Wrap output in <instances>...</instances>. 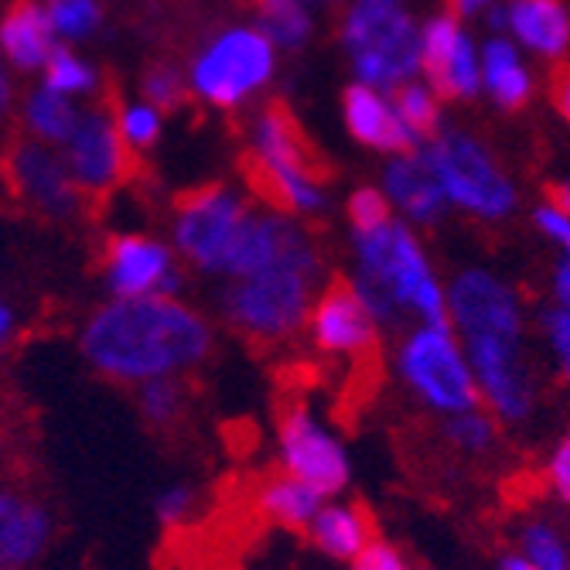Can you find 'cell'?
Wrapping results in <instances>:
<instances>
[{
  "label": "cell",
  "mask_w": 570,
  "mask_h": 570,
  "mask_svg": "<svg viewBox=\"0 0 570 570\" xmlns=\"http://www.w3.org/2000/svg\"><path fill=\"white\" fill-rule=\"evenodd\" d=\"M213 345L209 318L175 294L114 297L92 311L79 335L89 366L124 386L185 376L213 355Z\"/></svg>",
  "instance_id": "cell-1"
},
{
  "label": "cell",
  "mask_w": 570,
  "mask_h": 570,
  "mask_svg": "<svg viewBox=\"0 0 570 570\" xmlns=\"http://www.w3.org/2000/svg\"><path fill=\"white\" fill-rule=\"evenodd\" d=\"M311 233L287 213L253 205L229 185H202L185 191L171 216L175 253L223 281L246 277L281 261Z\"/></svg>",
  "instance_id": "cell-2"
},
{
  "label": "cell",
  "mask_w": 570,
  "mask_h": 570,
  "mask_svg": "<svg viewBox=\"0 0 570 570\" xmlns=\"http://www.w3.org/2000/svg\"><path fill=\"white\" fill-rule=\"evenodd\" d=\"M348 284L380 332L448 322V281L438 274L421 233L396 216L376 229L352 233Z\"/></svg>",
  "instance_id": "cell-3"
},
{
  "label": "cell",
  "mask_w": 570,
  "mask_h": 570,
  "mask_svg": "<svg viewBox=\"0 0 570 570\" xmlns=\"http://www.w3.org/2000/svg\"><path fill=\"white\" fill-rule=\"evenodd\" d=\"M322 253L307 236L264 271L226 281L219 291V315L229 328L253 342H287L304 328L307 307L322 287Z\"/></svg>",
  "instance_id": "cell-4"
},
{
  "label": "cell",
  "mask_w": 570,
  "mask_h": 570,
  "mask_svg": "<svg viewBox=\"0 0 570 570\" xmlns=\"http://www.w3.org/2000/svg\"><path fill=\"white\" fill-rule=\"evenodd\" d=\"M249 191L277 213L311 219L328 209V188L318 158L287 102L271 99L249 124Z\"/></svg>",
  "instance_id": "cell-5"
},
{
  "label": "cell",
  "mask_w": 570,
  "mask_h": 570,
  "mask_svg": "<svg viewBox=\"0 0 570 570\" xmlns=\"http://www.w3.org/2000/svg\"><path fill=\"white\" fill-rule=\"evenodd\" d=\"M417 150L434 171L451 213H461L482 226H502L520 213V181L509 175L499 154L479 134L464 127H441Z\"/></svg>",
  "instance_id": "cell-6"
},
{
  "label": "cell",
  "mask_w": 570,
  "mask_h": 570,
  "mask_svg": "<svg viewBox=\"0 0 570 570\" xmlns=\"http://www.w3.org/2000/svg\"><path fill=\"white\" fill-rule=\"evenodd\" d=\"M421 21L403 4L352 0L338 21V41L355 82L396 89L421 76Z\"/></svg>",
  "instance_id": "cell-7"
},
{
  "label": "cell",
  "mask_w": 570,
  "mask_h": 570,
  "mask_svg": "<svg viewBox=\"0 0 570 570\" xmlns=\"http://www.w3.org/2000/svg\"><path fill=\"white\" fill-rule=\"evenodd\" d=\"M393 370L403 390L438 417L479 406L469 355L448 322L406 325L393 352Z\"/></svg>",
  "instance_id": "cell-8"
},
{
  "label": "cell",
  "mask_w": 570,
  "mask_h": 570,
  "mask_svg": "<svg viewBox=\"0 0 570 570\" xmlns=\"http://www.w3.org/2000/svg\"><path fill=\"white\" fill-rule=\"evenodd\" d=\"M277 69V48L256 24H233L205 41L188 69V89L216 110H236Z\"/></svg>",
  "instance_id": "cell-9"
},
{
  "label": "cell",
  "mask_w": 570,
  "mask_h": 570,
  "mask_svg": "<svg viewBox=\"0 0 570 570\" xmlns=\"http://www.w3.org/2000/svg\"><path fill=\"white\" fill-rule=\"evenodd\" d=\"M458 338L464 345V355H469L479 403L502 428L527 424L537 413V400H540L530 335L479 332V335H458Z\"/></svg>",
  "instance_id": "cell-10"
},
{
  "label": "cell",
  "mask_w": 570,
  "mask_h": 570,
  "mask_svg": "<svg viewBox=\"0 0 570 570\" xmlns=\"http://www.w3.org/2000/svg\"><path fill=\"white\" fill-rule=\"evenodd\" d=\"M448 325L458 335H533V311L520 284L492 267H464L448 281Z\"/></svg>",
  "instance_id": "cell-11"
},
{
  "label": "cell",
  "mask_w": 570,
  "mask_h": 570,
  "mask_svg": "<svg viewBox=\"0 0 570 570\" xmlns=\"http://www.w3.org/2000/svg\"><path fill=\"white\" fill-rule=\"evenodd\" d=\"M281 472L301 479L318 495L335 499L352 482V461L335 431H328L307 406H287L277 424Z\"/></svg>",
  "instance_id": "cell-12"
},
{
  "label": "cell",
  "mask_w": 570,
  "mask_h": 570,
  "mask_svg": "<svg viewBox=\"0 0 570 570\" xmlns=\"http://www.w3.org/2000/svg\"><path fill=\"white\" fill-rule=\"evenodd\" d=\"M421 79L444 102H469L482 96L479 48L482 38L472 35V21L458 18L451 8L434 11L421 21Z\"/></svg>",
  "instance_id": "cell-13"
},
{
  "label": "cell",
  "mask_w": 570,
  "mask_h": 570,
  "mask_svg": "<svg viewBox=\"0 0 570 570\" xmlns=\"http://www.w3.org/2000/svg\"><path fill=\"white\" fill-rule=\"evenodd\" d=\"M62 161L79 195H110L127 175L134 154L127 150L117 120L107 107L79 110L72 134L62 144Z\"/></svg>",
  "instance_id": "cell-14"
},
{
  "label": "cell",
  "mask_w": 570,
  "mask_h": 570,
  "mask_svg": "<svg viewBox=\"0 0 570 570\" xmlns=\"http://www.w3.org/2000/svg\"><path fill=\"white\" fill-rule=\"evenodd\" d=\"M304 325L315 348L332 358H366L380 345V325L358 301L355 287L342 277L318 287Z\"/></svg>",
  "instance_id": "cell-15"
},
{
  "label": "cell",
  "mask_w": 570,
  "mask_h": 570,
  "mask_svg": "<svg viewBox=\"0 0 570 570\" xmlns=\"http://www.w3.org/2000/svg\"><path fill=\"white\" fill-rule=\"evenodd\" d=\"M102 281L114 297L175 294L181 287V267L171 246L144 233H117L102 249Z\"/></svg>",
  "instance_id": "cell-16"
},
{
  "label": "cell",
  "mask_w": 570,
  "mask_h": 570,
  "mask_svg": "<svg viewBox=\"0 0 570 570\" xmlns=\"http://www.w3.org/2000/svg\"><path fill=\"white\" fill-rule=\"evenodd\" d=\"M482 21L489 24V31L520 45L533 62L563 66L570 59L567 0H502Z\"/></svg>",
  "instance_id": "cell-17"
},
{
  "label": "cell",
  "mask_w": 570,
  "mask_h": 570,
  "mask_svg": "<svg viewBox=\"0 0 570 570\" xmlns=\"http://www.w3.org/2000/svg\"><path fill=\"white\" fill-rule=\"evenodd\" d=\"M11 188L28 198L38 213L51 219H66L79 209V188L62 161L59 150L41 140H18L8 161Z\"/></svg>",
  "instance_id": "cell-18"
},
{
  "label": "cell",
  "mask_w": 570,
  "mask_h": 570,
  "mask_svg": "<svg viewBox=\"0 0 570 570\" xmlns=\"http://www.w3.org/2000/svg\"><path fill=\"white\" fill-rule=\"evenodd\" d=\"M380 188L393 205V216L413 229H434L448 219V202L434 171L428 168L424 154L413 147L403 154H390L386 168L380 175Z\"/></svg>",
  "instance_id": "cell-19"
},
{
  "label": "cell",
  "mask_w": 570,
  "mask_h": 570,
  "mask_svg": "<svg viewBox=\"0 0 570 570\" xmlns=\"http://www.w3.org/2000/svg\"><path fill=\"white\" fill-rule=\"evenodd\" d=\"M479 79H482V96L502 114L527 110L540 89L537 62L520 45H512L505 35H495V31L489 38H482Z\"/></svg>",
  "instance_id": "cell-20"
},
{
  "label": "cell",
  "mask_w": 570,
  "mask_h": 570,
  "mask_svg": "<svg viewBox=\"0 0 570 570\" xmlns=\"http://www.w3.org/2000/svg\"><path fill=\"white\" fill-rule=\"evenodd\" d=\"M342 120H345V130L352 134L355 144L383 154V158L417 147V140H413L410 130L400 124L396 107H393V99H390L386 89H376V86H366V82L345 86V92H342Z\"/></svg>",
  "instance_id": "cell-21"
},
{
  "label": "cell",
  "mask_w": 570,
  "mask_h": 570,
  "mask_svg": "<svg viewBox=\"0 0 570 570\" xmlns=\"http://www.w3.org/2000/svg\"><path fill=\"white\" fill-rule=\"evenodd\" d=\"M51 512L18 492L0 495V567H31L51 543Z\"/></svg>",
  "instance_id": "cell-22"
},
{
  "label": "cell",
  "mask_w": 570,
  "mask_h": 570,
  "mask_svg": "<svg viewBox=\"0 0 570 570\" xmlns=\"http://www.w3.org/2000/svg\"><path fill=\"white\" fill-rule=\"evenodd\" d=\"M59 48L56 28H51L45 4L38 0H14L0 14V56L18 72H41L51 51Z\"/></svg>",
  "instance_id": "cell-23"
},
{
  "label": "cell",
  "mask_w": 570,
  "mask_h": 570,
  "mask_svg": "<svg viewBox=\"0 0 570 570\" xmlns=\"http://www.w3.org/2000/svg\"><path fill=\"white\" fill-rule=\"evenodd\" d=\"M304 533L325 557L345 560V563L376 537L370 512L358 502H338V499H325Z\"/></svg>",
  "instance_id": "cell-24"
},
{
  "label": "cell",
  "mask_w": 570,
  "mask_h": 570,
  "mask_svg": "<svg viewBox=\"0 0 570 570\" xmlns=\"http://www.w3.org/2000/svg\"><path fill=\"white\" fill-rule=\"evenodd\" d=\"M322 502H325V495H318L315 489L287 472L271 475L261 489H256V509H261L264 520L281 530H294V533L307 530V523L315 520Z\"/></svg>",
  "instance_id": "cell-25"
},
{
  "label": "cell",
  "mask_w": 570,
  "mask_h": 570,
  "mask_svg": "<svg viewBox=\"0 0 570 570\" xmlns=\"http://www.w3.org/2000/svg\"><path fill=\"white\" fill-rule=\"evenodd\" d=\"M21 120H24V127H28V134L35 140L62 147L66 137L76 127V120H79V107H76L69 96L48 89V86H38L35 92L24 96Z\"/></svg>",
  "instance_id": "cell-26"
},
{
  "label": "cell",
  "mask_w": 570,
  "mask_h": 570,
  "mask_svg": "<svg viewBox=\"0 0 570 570\" xmlns=\"http://www.w3.org/2000/svg\"><path fill=\"white\" fill-rule=\"evenodd\" d=\"M253 14L256 28L284 51H301L315 35V11L301 0H253Z\"/></svg>",
  "instance_id": "cell-27"
},
{
  "label": "cell",
  "mask_w": 570,
  "mask_h": 570,
  "mask_svg": "<svg viewBox=\"0 0 570 570\" xmlns=\"http://www.w3.org/2000/svg\"><path fill=\"white\" fill-rule=\"evenodd\" d=\"M390 99H393V107H396L400 124L410 130L413 140H417V147L444 127V99L421 76L406 79L396 89H390Z\"/></svg>",
  "instance_id": "cell-28"
},
{
  "label": "cell",
  "mask_w": 570,
  "mask_h": 570,
  "mask_svg": "<svg viewBox=\"0 0 570 570\" xmlns=\"http://www.w3.org/2000/svg\"><path fill=\"white\" fill-rule=\"evenodd\" d=\"M533 229L540 239L553 249V267H550V297L570 301V216L557 209L553 202H540L530 213Z\"/></svg>",
  "instance_id": "cell-29"
},
{
  "label": "cell",
  "mask_w": 570,
  "mask_h": 570,
  "mask_svg": "<svg viewBox=\"0 0 570 570\" xmlns=\"http://www.w3.org/2000/svg\"><path fill=\"white\" fill-rule=\"evenodd\" d=\"M137 410L147 428L175 431L188 417V386L181 376L147 380L137 386Z\"/></svg>",
  "instance_id": "cell-30"
},
{
  "label": "cell",
  "mask_w": 570,
  "mask_h": 570,
  "mask_svg": "<svg viewBox=\"0 0 570 570\" xmlns=\"http://www.w3.org/2000/svg\"><path fill=\"white\" fill-rule=\"evenodd\" d=\"M441 421H444L448 448H454L464 458H482V454L495 451L499 434H502V424L492 417L482 403L461 410V413H451V417H441Z\"/></svg>",
  "instance_id": "cell-31"
},
{
  "label": "cell",
  "mask_w": 570,
  "mask_h": 570,
  "mask_svg": "<svg viewBox=\"0 0 570 570\" xmlns=\"http://www.w3.org/2000/svg\"><path fill=\"white\" fill-rule=\"evenodd\" d=\"M533 332L550 358V366L557 370V376L570 383V301L547 297L533 311Z\"/></svg>",
  "instance_id": "cell-32"
},
{
  "label": "cell",
  "mask_w": 570,
  "mask_h": 570,
  "mask_svg": "<svg viewBox=\"0 0 570 570\" xmlns=\"http://www.w3.org/2000/svg\"><path fill=\"white\" fill-rule=\"evenodd\" d=\"M520 553L533 570H570V540L553 520H530L520 530Z\"/></svg>",
  "instance_id": "cell-33"
},
{
  "label": "cell",
  "mask_w": 570,
  "mask_h": 570,
  "mask_svg": "<svg viewBox=\"0 0 570 570\" xmlns=\"http://www.w3.org/2000/svg\"><path fill=\"white\" fill-rule=\"evenodd\" d=\"M41 86L76 99V96H92L99 89V76H96V69L86 59L76 56L72 48L59 45L48 56V62L41 66Z\"/></svg>",
  "instance_id": "cell-34"
},
{
  "label": "cell",
  "mask_w": 570,
  "mask_h": 570,
  "mask_svg": "<svg viewBox=\"0 0 570 570\" xmlns=\"http://www.w3.org/2000/svg\"><path fill=\"white\" fill-rule=\"evenodd\" d=\"M59 41H86L102 28L99 0H41Z\"/></svg>",
  "instance_id": "cell-35"
},
{
  "label": "cell",
  "mask_w": 570,
  "mask_h": 570,
  "mask_svg": "<svg viewBox=\"0 0 570 570\" xmlns=\"http://www.w3.org/2000/svg\"><path fill=\"white\" fill-rule=\"evenodd\" d=\"M117 130L127 144L130 154H140V150H150L161 137V110L150 107L147 99H137V102H120L117 114Z\"/></svg>",
  "instance_id": "cell-36"
},
{
  "label": "cell",
  "mask_w": 570,
  "mask_h": 570,
  "mask_svg": "<svg viewBox=\"0 0 570 570\" xmlns=\"http://www.w3.org/2000/svg\"><path fill=\"white\" fill-rule=\"evenodd\" d=\"M140 92L144 99L150 102V107H158L161 114H175L185 107V99H188V82L181 79L178 69L171 66H150L140 79Z\"/></svg>",
  "instance_id": "cell-37"
},
{
  "label": "cell",
  "mask_w": 570,
  "mask_h": 570,
  "mask_svg": "<svg viewBox=\"0 0 570 570\" xmlns=\"http://www.w3.org/2000/svg\"><path fill=\"white\" fill-rule=\"evenodd\" d=\"M345 216H348L352 233H366V229H376L393 219V205L386 202L380 185H362L348 195Z\"/></svg>",
  "instance_id": "cell-38"
},
{
  "label": "cell",
  "mask_w": 570,
  "mask_h": 570,
  "mask_svg": "<svg viewBox=\"0 0 570 570\" xmlns=\"http://www.w3.org/2000/svg\"><path fill=\"white\" fill-rule=\"evenodd\" d=\"M198 502H202V492L191 482H175V485L161 489L158 499H154V515H158V523L165 530L188 527L198 512Z\"/></svg>",
  "instance_id": "cell-39"
},
{
  "label": "cell",
  "mask_w": 570,
  "mask_h": 570,
  "mask_svg": "<svg viewBox=\"0 0 570 570\" xmlns=\"http://www.w3.org/2000/svg\"><path fill=\"white\" fill-rule=\"evenodd\" d=\"M348 567H352V570H410L406 557H403L393 543L376 540V537L348 560Z\"/></svg>",
  "instance_id": "cell-40"
},
{
  "label": "cell",
  "mask_w": 570,
  "mask_h": 570,
  "mask_svg": "<svg viewBox=\"0 0 570 570\" xmlns=\"http://www.w3.org/2000/svg\"><path fill=\"white\" fill-rule=\"evenodd\" d=\"M547 482L550 489L570 502V428L557 438V444L550 448V458H547Z\"/></svg>",
  "instance_id": "cell-41"
},
{
  "label": "cell",
  "mask_w": 570,
  "mask_h": 570,
  "mask_svg": "<svg viewBox=\"0 0 570 570\" xmlns=\"http://www.w3.org/2000/svg\"><path fill=\"white\" fill-rule=\"evenodd\" d=\"M550 102L560 117L563 127H570V66H563L557 76H553V86H550Z\"/></svg>",
  "instance_id": "cell-42"
},
{
  "label": "cell",
  "mask_w": 570,
  "mask_h": 570,
  "mask_svg": "<svg viewBox=\"0 0 570 570\" xmlns=\"http://www.w3.org/2000/svg\"><path fill=\"white\" fill-rule=\"evenodd\" d=\"M495 4H502V0H448V8L464 21H482Z\"/></svg>",
  "instance_id": "cell-43"
},
{
  "label": "cell",
  "mask_w": 570,
  "mask_h": 570,
  "mask_svg": "<svg viewBox=\"0 0 570 570\" xmlns=\"http://www.w3.org/2000/svg\"><path fill=\"white\" fill-rule=\"evenodd\" d=\"M11 102H14V82H11V72H8L4 56H0V117L11 114Z\"/></svg>",
  "instance_id": "cell-44"
},
{
  "label": "cell",
  "mask_w": 570,
  "mask_h": 570,
  "mask_svg": "<svg viewBox=\"0 0 570 570\" xmlns=\"http://www.w3.org/2000/svg\"><path fill=\"white\" fill-rule=\"evenodd\" d=\"M547 202H553L557 209H563V213L570 216V171H567V175H560V178L550 185V195H547Z\"/></svg>",
  "instance_id": "cell-45"
},
{
  "label": "cell",
  "mask_w": 570,
  "mask_h": 570,
  "mask_svg": "<svg viewBox=\"0 0 570 570\" xmlns=\"http://www.w3.org/2000/svg\"><path fill=\"white\" fill-rule=\"evenodd\" d=\"M14 332H18V325H14V311H11L4 301H0V352H4V348L11 345Z\"/></svg>",
  "instance_id": "cell-46"
},
{
  "label": "cell",
  "mask_w": 570,
  "mask_h": 570,
  "mask_svg": "<svg viewBox=\"0 0 570 570\" xmlns=\"http://www.w3.org/2000/svg\"><path fill=\"white\" fill-rule=\"evenodd\" d=\"M502 570H533L520 553H509V557H502V563H499Z\"/></svg>",
  "instance_id": "cell-47"
},
{
  "label": "cell",
  "mask_w": 570,
  "mask_h": 570,
  "mask_svg": "<svg viewBox=\"0 0 570 570\" xmlns=\"http://www.w3.org/2000/svg\"><path fill=\"white\" fill-rule=\"evenodd\" d=\"M304 8H311V11H322V8H335V4H342V0H301Z\"/></svg>",
  "instance_id": "cell-48"
},
{
  "label": "cell",
  "mask_w": 570,
  "mask_h": 570,
  "mask_svg": "<svg viewBox=\"0 0 570 570\" xmlns=\"http://www.w3.org/2000/svg\"><path fill=\"white\" fill-rule=\"evenodd\" d=\"M370 4H406V0H370Z\"/></svg>",
  "instance_id": "cell-49"
},
{
  "label": "cell",
  "mask_w": 570,
  "mask_h": 570,
  "mask_svg": "<svg viewBox=\"0 0 570 570\" xmlns=\"http://www.w3.org/2000/svg\"><path fill=\"white\" fill-rule=\"evenodd\" d=\"M0 570H28V567H0Z\"/></svg>",
  "instance_id": "cell-50"
},
{
  "label": "cell",
  "mask_w": 570,
  "mask_h": 570,
  "mask_svg": "<svg viewBox=\"0 0 570 570\" xmlns=\"http://www.w3.org/2000/svg\"><path fill=\"white\" fill-rule=\"evenodd\" d=\"M0 495H4V485H0Z\"/></svg>",
  "instance_id": "cell-51"
}]
</instances>
